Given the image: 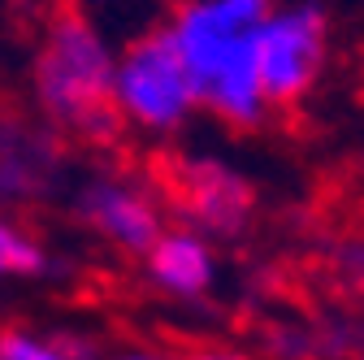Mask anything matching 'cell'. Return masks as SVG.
I'll return each mask as SVG.
<instances>
[{"label": "cell", "mask_w": 364, "mask_h": 360, "mask_svg": "<svg viewBox=\"0 0 364 360\" xmlns=\"http://www.w3.org/2000/svg\"><path fill=\"white\" fill-rule=\"evenodd\" d=\"M65 187V139L53 122H5L0 139V196L9 208L43 204Z\"/></svg>", "instance_id": "obj_7"}, {"label": "cell", "mask_w": 364, "mask_h": 360, "mask_svg": "<svg viewBox=\"0 0 364 360\" xmlns=\"http://www.w3.org/2000/svg\"><path fill=\"white\" fill-rule=\"evenodd\" d=\"M117 360H173V356H156V351H122Z\"/></svg>", "instance_id": "obj_13"}, {"label": "cell", "mask_w": 364, "mask_h": 360, "mask_svg": "<svg viewBox=\"0 0 364 360\" xmlns=\"http://www.w3.org/2000/svg\"><path fill=\"white\" fill-rule=\"evenodd\" d=\"M169 200L182 213V226H196L208 239H239L256 213L252 183L213 152H187L173 161Z\"/></svg>", "instance_id": "obj_6"}, {"label": "cell", "mask_w": 364, "mask_h": 360, "mask_svg": "<svg viewBox=\"0 0 364 360\" xmlns=\"http://www.w3.org/2000/svg\"><path fill=\"white\" fill-rule=\"evenodd\" d=\"M326 48H330V22L316 0L273 5L256 31V65L269 105L304 100L321 78Z\"/></svg>", "instance_id": "obj_4"}, {"label": "cell", "mask_w": 364, "mask_h": 360, "mask_svg": "<svg viewBox=\"0 0 364 360\" xmlns=\"http://www.w3.org/2000/svg\"><path fill=\"white\" fill-rule=\"evenodd\" d=\"M0 360H74L70 347L61 343V334H39V330H26V326H14L0 339Z\"/></svg>", "instance_id": "obj_10"}, {"label": "cell", "mask_w": 364, "mask_h": 360, "mask_svg": "<svg viewBox=\"0 0 364 360\" xmlns=\"http://www.w3.org/2000/svg\"><path fill=\"white\" fill-rule=\"evenodd\" d=\"M200 109L196 78L169 31H148L117 57V113L144 134H173Z\"/></svg>", "instance_id": "obj_3"}, {"label": "cell", "mask_w": 364, "mask_h": 360, "mask_svg": "<svg viewBox=\"0 0 364 360\" xmlns=\"http://www.w3.org/2000/svg\"><path fill=\"white\" fill-rule=\"evenodd\" d=\"M334 274L364 304V235H347L334 243Z\"/></svg>", "instance_id": "obj_11"}, {"label": "cell", "mask_w": 364, "mask_h": 360, "mask_svg": "<svg viewBox=\"0 0 364 360\" xmlns=\"http://www.w3.org/2000/svg\"><path fill=\"white\" fill-rule=\"evenodd\" d=\"M355 174H360V183H364V139H360V152H355Z\"/></svg>", "instance_id": "obj_14"}, {"label": "cell", "mask_w": 364, "mask_h": 360, "mask_svg": "<svg viewBox=\"0 0 364 360\" xmlns=\"http://www.w3.org/2000/svg\"><path fill=\"white\" fill-rule=\"evenodd\" d=\"M148 282L169 300H200L217 282V252L213 239L196 226H169L144 256Z\"/></svg>", "instance_id": "obj_8"}, {"label": "cell", "mask_w": 364, "mask_h": 360, "mask_svg": "<svg viewBox=\"0 0 364 360\" xmlns=\"http://www.w3.org/2000/svg\"><path fill=\"white\" fill-rule=\"evenodd\" d=\"M269 9V0H182L165 22L196 78L200 109L225 126H260L273 109L256 65V31Z\"/></svg>", "instance_id": "obj_2"}, {"label": "cell", "mask_w": 364, "mask_h": 360, "mask_svg": "<svg viewBox=\"0 0 364 360\" xmlns=\"http://www.w3.org/2000/svg\"><path fill=\"white\" fill-rule=\"evenodd\" d=\"M0 269H5V278L43 282V278H53L61 265L31 226H22V221L9 217L5 226H0Z\"/></svg>", "instance_id": "obj_9"}, {"label": "cell", "mask_w": 364, "mask_h": 360, "mask_svg": "<svg viewBox=\"0 0 364 360\" xmlns=\"http://www.w3.org/2000/svg\"><path fill=\"white\" fill-rule=\"evenodd\" d=\"M117 48L78 9L43 22L31 53V100L43 122L87 144H113L122 134L117 113Z\"/></svg>", "instance_id": "obj_1"}, {"label": "cell", "mask_w": 364, "mask_h": 360, "mask_svg": "<svg viewBox=\"0 0 364 360\" xmlns=\"http://www.w3.org/2000/svg\"><path fill=\"white\" fill-rule=\"evenodd\" d=\"M191 360H247L243 351H235V347H200Z\"/></svg>", "instance_id": "obj_12"}, {"label": "cell", "mask_w": 364, "mask_h": 360, "mask_svg": "<svg viewBox=\"0 0 364 360\" xmlns=\"http://www.w3.org/2000/svg\"><path fill=\"white\" fill-rule=\"evenodd\" d=\"M70 208L91 235H100L109 248L126 256H148V248L169 231L165 226V200L126 169H91L82 174Z\"/></svg>", "instance_id": "obj_5"}]
</instances>
